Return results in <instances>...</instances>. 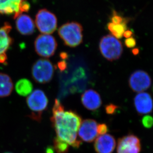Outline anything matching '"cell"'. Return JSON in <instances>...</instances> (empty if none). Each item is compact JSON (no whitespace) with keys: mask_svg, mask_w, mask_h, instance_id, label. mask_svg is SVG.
I'll return each mask as SVG.
<instances>
[{"mask_svg":"<svg viewBox=\"0 0 153 153\" xmlns=\"http://www.w3.org/2000/svg\"><path fill=\"white\" fill-rule=\"evenodd\" d=\"M51 120L56 137L74 148L79 147L82 142L77 139V133L82 121L77 113L72 110L65 111L64 106L56 99L53 107Z\"/></svg>","mask_w":153,"mask_h":153,"instance_id":"6da1fadb","label":"cell"},{"mask_svg":"<svg viewBox=\"0 0 153 153\" xmlns=\"http://www.w3.org/2000/svg\"><path fill=\"white\" fill-rule=\"evenodd\" d=\"M82 26L76 22H68L58 29V34L65 45L75 47L83 41Z\"/></svg>","mask_w":153,"mask_h":153,"instance_id":"7a4b0ae2","label":"cell"},{"mask_svg":"<svg viewBox=\"0 0 153 153\" xmlns=\"http://www.w3.org/2000/svg\"><path fill=\"white\" fill-rule=\"evenodd\" d=\"M99 47L102 56L108 61L119 59L123 54V44L120 41L112 35H107L102 37Z\"/></svg>","mask_w":153,"mask_h":153,"instance_id":"3957f363","label":"cell"},{"mask_svg":"<svg viewBox=\"0 0 153 153\" xmlns=\"http://www.w3.org/2000/svg\"><path fill=\"white\" fill-rule=\"evenodd\" d=\"M32 78L40 84L50 82L53 78L54 68L51 61L46 59H40L35 62L32 67Z\"/></svg>","mask_w":153,"mask_h":153,"instance_id":"277c9868","label":"cell"},{"mask_svg":"<svg viewBox=\"0 0 153 153\" xmlns=\"http://www.w3.org/2000/svg\"><path fill=\"white\" fill-rule=\"evenodd\" d=\"M57 18L56 15L47 9H43L37 12L35 24L42 34H51L57 28Z\"/></svg>","mask_w":153,"mask_h":153,"instance_id":"5b68a950","label":"cell"},{"mask_svg":"<svg viewBox=\"0 0 153 153\" xmlns=\"http://www.w3.org/2000/svg\"><path fill=\"white\" fill-rule=\"evenodd\" d=\"M26 103L28 107L35 113L31 117L35 120H39L43 111L47 108L48 99L43 91L36 89L28 96Z\"/></svg>","mask_w":153,"mask_h":153,"instance_id":"8992f818","label":"cell"},{"mask_svg":"<svg viewBox=\"0 0 153 153\" xmlns=\"http://www.w3.org/2000/svg\"><path fill=\"white\" fill-rule=\"evenodd\" d=\"M57 46L56 39L51 34H41L35 40V51L38 55L44 58H49L53 56Z\"/></svg>","mask_w":153,"mask_h":153,"instance_id":"52a82bcc","label":"cell"},{"mask_svg":"<svg viewBox=\"0 0 153 153\" xmlns=\"http://www.w3.org/2000/svg\"><path fill=\"white\" fill-rule=\"evenodd\" d=\"M30 8V4L27 0H0V14L12 15L14 19L28 12Z\"/></svg>","mask_w":153,"mask_h":153,"instance_id":"ba28073f","label":"cell"},{"mask_svg":"<svg viewBox=\"0 0 153 153\" xmlns=\"http://www.w3.org/2000/svg\"><path fill=\"white\" fill-rule=\"evenodd\" d=\"M129 85L133 92H141L150 87L152 80L145 71L138 70L134 71L129 78Z\"/></svg>","mask_w":153,"mask_h":153,"instance_id":"9c48e42d","label":"cell"},{"mask_svg":"<svg viewBox=\"0 0 153 153\" xmlns=\"http://www.w3.org/2000/svg\"><path fill=\"white\" fill-rule=\"evenodd\" d=\"M140 140L133 134L127 135L118 140L117 153H140Z\"/></svg>","mask_w":153,"mask_h":153,"instance_id":"30bf717a","label":"cell"},{"mask_svg":"<svg viewBox=\"0 0 153 153\" xmlns=\"http://www.w3.org/2000/svg\"><path fill=\"white\" fill-rule=\"evenodd\" d=\"M11 29L12 26L8 22L0 28V63H7L6 53L13 43V39L10 35Z\"/></svg>","mask_w":153,"mask_h":153,"instance_id":"8fae6325","label":"cell"},{"mask_svg":"<svg viewBox=\"0 0 153 153\" xmlns=\"http://www.w3.org/2000/svg\"><path fill=\"white\" fill-rule=\"evenodd\" d=\"M98 124L96 120L91 119L82 121L78 131V136L81 140L88 143L94 141L98 136Z\"/></svg>","mask_w":153,"mask_h":153,"instance_id":"7c38bea8","label":"cell"},{"mask_svg":"<svg viewBox=\"0 0 153 153\" xmlns=\"http://www.w3.org/2000/svg\"><path fill=\"white\" fill-rule=\"evenodd\" d=\"M134 104L139 114H148L151 112L153 110V99L147 92H139L136 94L134 99Z\"/></svg>","mask_w":153,"mask_h":153,"instance_id":"4fadbf2b","label":"cell"},{"mask_svg":"<svg viewBox=\"0 0 153 153\" xmlns=\"http://www.w3.org/2000/svg\"><path fill=\"white\" fill-rule=\"evenodd\" d=\"M116 146L115 139L109 134L98 136L94 143V148L97 153H112Z\"/></svg>","mask_w":153,"mask_h":153,"instance_id":"5bb4252c","label":"cell"},{"mask_svg":"<svg viewBox=\"0 0 153 153\" xmlns=\"http://www.w3.org/2000/svg\"><path fill=\"white\" fill-rule=\"evenodd\" d=\"M81 100L83 106L90 110H98L102 103L100 94L93 89L85 91L81 95Z\"/></svg>","mask_w":153,"mask_h":153,"instance_id":"9a60e30c","label":"cell"},{"mask_svg":"<svg viewBox=\"0 0 153 153\" xmlns=\"http://www.w3.org/2000/svg\"><path fill=\"white\" fill-rule=\"evenodd\" d=\"M15 20L16 29L21 34L30 35L34 32L35 24L30 16L22 14Z\"/></svg>","mask_w":153,"mask_h":153,"instance_id":"2e32d148","label":"cell"},{"mask_svg":"<svg viewBox=\"0 0 153 153\" xmlns=\"http://www.w3.org/2000/svg\"><path fill=\"white\" fill-rule=\"evenodd\" d=\"M13 88V84L10 76L0 73V98L10 95Z\"/></svg>","mask_w":153,"mask_h":153,"instance_id":"e0dca14e","label":"cell"},{"mask_svg":"<svg viewBox=\"0 0 153 153\" xmlns=\"http://www.w3.org/2000/svg\"><path fill=\"white\" fill-rule=\"evenodd\" d=\"M15 88L17 94L23 97H27L32 92L33 85L30 81L26 79H22L17 81Z\"/></svg>","mask_w":153,"mask_h":153,"instance_id":"ac0fdd59","label":"cell"},{"mask_svg":"<svg viewBox=\"0 0 153 153\" xmlns=\"http://www.w3.org/2000/svg\"><path fill=\"white\" fill-rule=\"evenodd\" d=\"M128 22H123L120 24H114L111 22L107 24V28L111 35L117 39H120L126 30H127V24Z\"/></svg>","mask_w":153,"mask_h":153,"instance_id":"d6986e66","label":"cell"},{"mask_svg":"<svg viewBox=\"0 0 153 153\" xmlns=\"http://www.w3.org/2000/svg\"><path fill=\"white\" fill-rule=\"evenodd\" d=\"M53 149L56 153H67L69 145L56 137L53 139Z\"/></svg>","mask_w":153,"mask_h":153,"instance_id":"ffe728a7","label":"cell"},{"mask_svg":"<svg viewBox=\"0 0 153 153\" xmlns=\"http://www.w3.org/2000/svg\"><path fill=\"white\" fill-rule=\"evenodd\" d=\"M110 20L111 22L114 24H120L123 22H129V19L123 17L114 10L113 11Z\"/></svg>","mask_w":153,"mask_h":153,"instance_id":"44dd1931","label":"cell"},{"mask_svg":"<svg viewBox=\"0 0 153 153\" xmlns=\"http://www.w3.org/2000/svg\"><path fill=\"white\" fill-rule=\"evenodd\" d=\"M142 124L146 128H150L153 126V117L152 116H145L142 119Z\"/></svg>","mask_w":153,"mask_h":153,"instance_id":"7402d4cb","label":"cell"},{"mask_svg":"<svg viewBox=\"0 0 153 153\" xmlns=\"http://www.w3.org/2000/svg\"><path fill=\"white\" fill-rule=\"evenodd\" d=\"M108 127L105 123L98 124L97 131H98V136L107 134V132H108Z\"/></svg>","mask_w":153,"mask_h":153,"instance_id":"603a6c76","label":"cell"},{"mask_svg":"<svg viewBox=\"0 0 153 153\" xmlns=\"http://www.w3.org/2000/svg\"><path fill=\"white\" fill-rule=\"evenodd\" d=\"M124 44L128 48L134 47L136 45V39L133 36L128 38H126L124 41Z\"/></svg>","mask_w":153,"mask_h":153,"instance_id":"cb8c5ba5","label":"cell"},{"mask_svg":"<svg viewBox=\"0 0 153 153\" xmlns=\"http://www.w3.org/2000/svg\"><path fill=\"white\" fill-rule=\"evenodd\" d=\"M117 108H118V106H117L112 104H110L105 106V111L107 114L111 115L116 112Z\"/></svg>","mask_w":153,"mask_h":153,"instance_id":"d4e9b609","label":"cell"},{"mask_svg":"<svg viewBox=\"0 0 153 153\" xmlns=\"http://www.w3.org/2000/svg\"><path fill=\"white\" fill-rule=\"evenodd\" d=\"M133 34V32H132L131 30L127 29L124 32L123 35V36H124V38H128L132 37Z\"/></svg>","mask_w":153,"mask_h":153,"instance_id":"484cf974","label":"cell"},{"mask_svg":"<svg viewBox=\"0 0 153 153\" xmlns=\"http://www.w3.org/2000/svg\"><path fill=\"white\" fill-rule=\"evenodd\" d=\"M59 67L60 69L62 70L65 69L67 67V64L65 61H62V62H60L59 63Z\"/></svg>","mask_w":153,"mask_h":153,"instance_id":"4316f807","label":"cell"},{"mask_svg":"<svg viewBox=\"0 0 153 153\" xmlns=\"http://www.w3.org/2000/svg\"><path fill=\"white\" fill-rule=\"evenodd\" d=\"M55 153V150L52 147H49L47 148L46 150V153Z\"/></svg>","mask_w":153,"mask_h":153,"instance_id":"83f0119b","label":"cell"},{"mask_svg":"<svg viewBox=\"0 0 153 153\" xmlns=\"http://www.w3.org/2000/svg\"><path fill=\"white\" fill-rule=\"evenodd\" d=\"M132 53H133V55H138L139 53V49L138 48H134L132 50Z\"/></svg>","mask_w":153,"mask_h":153,"instance_id":"f1b7e54d","label":"cell"},{"mask_svg":"<svg viewBox=\"0 0 153 153\" xmlns=\"http://www.w3.org/2000/svg\"><path fill=\"white\" fill-rule=\"evenodd\" d=\"M61 56L62 59H67V57H68V54H67V53H65V52H62V53H61Z\"/></svg>","mask_w":153,"mask_h":153,"instance_id":"f546056e","label":"cell"},{"mask_svg":"<svg viewBox=\"0 0 153 153\" xmlns=\"http://www.w3.org/2000/svg\"><path fill=\"white\" fill-rule=\"evenodd\" d=\"M10 153V152H6V153Z\"/></svg>","mask_w":153,"mask_h":153,"instance_id":"4dcf8cb0","label":"cell"}]
</instances>
